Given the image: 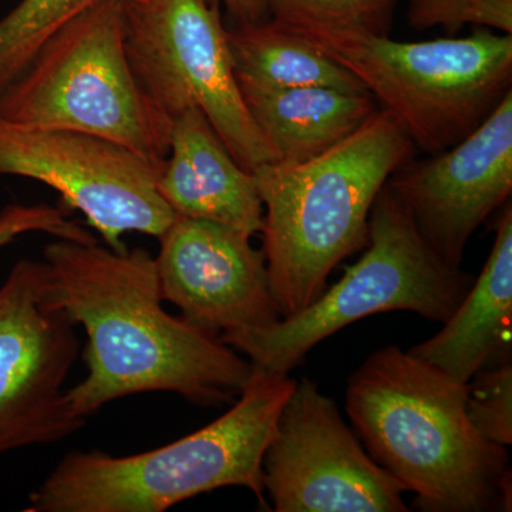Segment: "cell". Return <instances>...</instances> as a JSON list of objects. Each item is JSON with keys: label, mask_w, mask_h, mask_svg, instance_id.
<instances>
[{"label": "cell", "mask_w": 512, "mask_h": 512, "mask_svg": "<svg viewBox=\"0 0 512 512\" xmlns=\"http://www.w3.org/2000/svg\"><path fill=\"white\" fill-rule=\"evenodd\" d=\"M43 258L50 299L87 335L89 373L67 389L77 417L134 394L175 393L204 407L238 399L251 363L218 336L165 312L156 258L146 249L55 238Z\"/></svg>", "instance_id": "6da1fadb"}, {"label": "cell", "mask_w": 512, "mask_h": 512, "mask_svg": "<svg viewBox=\"0 0 512 512\" xmlns=\"http://www.w3.org/2000/svg\"><path fill=\"white\" fill-rule=\"evenodd\" d=\"M466 386L399 346L377 350L350 376L346 413L360 443L420 510L510 505L507 450L474 429Z\"/></svg>", "instance_id": "7a4b0ae2"}, {"label": "cell", "mask_w": 512, "mask_h": 512, "mask_svg": "<svg viewBox=\"0 0 512 512\" xmlns=\"http://www.w3.org/2000/svg\"><path fill=\"white\" fill-rule=\"evenodd\" d=\"M414 148L402 124L379 109L322 156L252 173L264 204L262 252L282 318L315 302L333 269L366 248L377 195Z\"/></svg>", "instance_id": "3957f363"}, {"label": "cell", "mask_w": 512, "mask_h": 512, "mask_svg": "<svg viewBox=\"0 0 512 512\" xmlns=\"http://www.w3.org/2000/svg\"><path fill=\"white\" fill-rule=\"evenodd\" d=\"M295 384L252 367L234 406L190 436L126 457L72 451L29 495L25 511L163 512L222 487L248 488L265 504L262 460Z\"/></svg>", "instance_id": "277c9868"}, {"label": "cell", "mask_w": 512, "mask_h": 512, "mask_svg": "<svg viewBox=\"0 0 512 512\" xmlns=\"http://www.w3.org/2000/svg\"><path fill=\"white\" fill-rule=\"evenodd\" d=\"M279 23L349 70L429 154L473 133L512 90V35L477 28L466 37L397 42L365 30Z\"/></svg>", "instance_id": "5b68a950"}, {"label": "cell", "mask_w": 512, "mask_h": 512, "mask_svg": "<svg viewBox=\"0 0 512 512\" xmlns=\"http://www.w3.org/2000/svg\"><path fill=\"white\" fill-rule=\"evenodd\" d=\"M366 247L362 258L302 311L220 339L244 353L255 369L289 375L318 343L367 316L410 311L444 323L473 285L470 275L448 266L427 244L387 183L370 211Z\"/></svg>", "instance_id": "8992f818"}, {"label": "cell", "mask_w": 512, "mask_h": 512, "mask_svg": "<svg viewBox=\"0 0 512 512\" xmlns=\"http://www.w3.org/2000/svg\"><path fill=\"white\" fill-rule=\"evenodd\" d=\"M0 114L104 138L157 165L170 150L171 120L148 99L128 60L123 0H103L53 33L0 96Z\"/></svg>", "instance_id": "52a82bcc"}, {"label": "cell", "mask_w": 512, "mask_h": 512, "mask_svg": "<svg viewBox=\"0 0 512 512\" xmlns=\"http://www.w3.org/2000/svg\"><path fill=\"white\" fill-rule=\"evenodd\" d=\"M131 69L165 117L200 110L231 156L254 173L276 163L239 87L217 0H123Z\"/></svg>", "instance_id": "ba28073f"}, {"label": "cell", "mask_w": 512, "mask_h": 512, "mask_svg": "<svg viewBox=\"0 0 512 512\" xmlns=\"http://www.w3.org/2000/svg\"><path fill=\"white\" fill-rule=\"evenodd\" d=\"M45 259H20L0 286V456L59 443L86 426L70 409L76 322L50 299Z\"/></svg>", "instance_id": "9c48e42d"}, {"label": "cell", "mask_w": 512, "mask_h": 512, "mask_svg": "<svg viewBox=\"0 0 512 512\" xmlns=\"http://www.w3.org/2000/svg\"><path fill=\"white\" fill-rule=\"evenodd\" d=\"M161 167L104 138L26 126L0 114V175L53 188L114 251H126L124 234L158 239L177 218L157 190Z\"/></svg>", "instance_id": "30bf717a"}, {"label": "cell", "mask_w": 512, "mask_h": 512, "mask_svg": "<svg viewBox=\"0 0 512 512\" xmlns=\"http://www.w3.org/2000/svg\"><path fill=\"white\" fill-rule=\"evenodd\" d=\"M276 512H403L404 487L373 460L338 406L296 382L262 460Z\"/></svg>", "instance_id": "8fae6325"}, {"label": "cell", "mask_w": 512, "mask_h": 512, "mask_svg": "<svg viewBox=\"0 0 512 512\" xmlns=\"http://www.w3.org/2000/svg\"><path fill=\"white\" fill-rule=\"evenodd\" d=\"M387 185L406 205L427 244L460 269L468 239L512 191V90L457 144L407 161Z\"/></svg>", "instance_id": "7c38bea8"}, {"label": "cell", "mask_w": 512, "mask_h": 512, "mask_svg": "<svg viewBox=\"0 0 512 512\" xmlns=\"http://www.w3.org/2000/svg\"><path fill=\"white\" fill-rule=\"evenodd\" d=\"M237 229L175 218L158 238V279L164 301L211 335L265 328L282 318L262 249Z\"/></svg>", "instance_id": "4fadbf2b"}, {"label": "cell", "mask_w": 512, "mask_h": 512, "mask_svg": "<svg viewBox=\"0 0 512 512\" xmlns=\"http://www.w3.org/2000/svg\"><path fill=\"white\" fill-rule=\"evenodd\" d=\"M157 190L177 217L261 234L264 204L254 174L244 170L200 110L171 121L170 150Z\"/></svg>", "instance_id": "5bb4252c"}, {"label": "cell", "mask_w": 512, "mask_h": 512, "mask_svg": "<svg viewBox=\"0 0 512 512\" xmlns=\"http://www.w3.org/2000/svg\"><path fill=\"white\" fill-rule=\"evenodd\" d=\"M512 319V210L501 215L483 272L434 338L409 352L454 382L467 384L510 346Z\"/></svg>", "instance_id": "9a60e30c"}, {"label": "cell", "mask_w": 512, "mask_h": 512, "mask_svg": "<svg viewBox=\"0 0 512 512\" xmlns=\"http://www.w3.org/2000/svg\"><path fill=\"white\" fill-rule=\"evenodd\" d=\"M239 87L256 127L281 164H302L322 156L379 110L369 92L329 87L266 89L248 83Z\"/></svg>", "instance_id": "2e32d148"}, {"label": "cell", "mask_w": 512, "mask_h": 512, "mask_svg": "<svg viewBox=\"0 0 512 512\" xmlns=\"http://www.w3.org/2000/svg\"><path fill=\"white\" fill-rule=\"evenodd\" d=\"M228 40L239 83L266 89L329 87L367 92L349 70L274 19L238 25L228 30Z\"/></svg>", "instance_id": "e0dca14e"}, {"label": "cell", "mask_w": 512, "mask_h": 512, "mask_svg": "<svg viewBox=\"0 0 512 512\" xmlns=\"http://www.w3.org/2000/svg\"><path fill=\"white\" fill-rule=\"evenodd\" d=\"M100 2L103 0H22L0 19V96L28 69L53 33Z\"/></svg>", "instance_id": "ac0fdd59"}, {"label": "cell", "mask_w": 512, "mask_h": 512, "mask_svg": "<svg viewBox=\"0 0 512 512\" xmlns=\"http://www.w3.org/2000/svg\"><path fill=\"white\" fill-rule=\"evenodd\" d=\"M397 0H269V18L389 36Z\"/></svg>", "instance_id": "d6986e66"}, {"label": "cell", "mask_w": 512, "mask_h": 512, "mask_svg": "<svg viewBox=\"0 0 512 512\" xmlns=\"http://www.w3.org/2000/svg\"><path fill=\"white\" fill-rule=\"evenodd\" d=\"M407 20L420 32L443 28L454 36L474 25L512 35V0H409Z\"/></svg>", "instance_id": "ffe728a7"}, {"label": "cell", "mask_w": 512, "mask_h": 512, "mask_svg": "<svg viewBox=\"0 0 512 512\" xmlns=\"http://www.w3.org/2000/svg\"><path fill=\"white\" fill-rule=\"evenodd\" d=\"M466 410L474 429L491 443H512V367L503 362L477 373L466 386Z\"/></svg>", "instance_id": "44dd1931"}, {"label": "cell", "mask_w": 512, "mask_h": 512, "mask_svg": "<svg viewBox=\"0 0 512 512\" xmlns=\"http://www.w3.org/2000/svg\"><path fill=\"white\" fill-rule=\"evenodd\" d=\"M43 232L77 242L97 241L92 232L70 221L62 208L47 204H9L0 211V249L26 234Z\"/></svg>", "instance_id": "7402d4cb"}, {"label": "cell", "mask_w": 512, "mask_h": 512, "mask_svg": "<svg viewBox=\"0 0 512 512\" xmlns=\"http://www.w3.org/2000/svg\"><path fill=\"white\" fill-rule=\"evenodd\" d=\"M238 25L264 22L269 19V0H217Z\"/></svg>", "instance_id": "603a6c76"}]
</instances>
